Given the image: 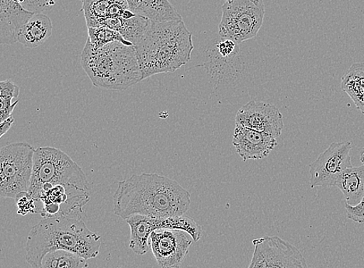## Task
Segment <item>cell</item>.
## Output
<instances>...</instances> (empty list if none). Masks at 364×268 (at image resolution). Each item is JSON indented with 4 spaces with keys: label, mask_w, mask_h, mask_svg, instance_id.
<instances>
[{
    "label": "cell",
    "mask_w": 364,
    "mask_h": 268,
    "mask_svg": "<svg viewBox=\"0 0 364 268\" xmlns=\"http://www.w3.org/2000/svg\"><path fill=\"white\" fill-rule=\"evenodd\" d=\"M191 203L190 192L177 182L155 173H142L118 184L114 213L124 220L134 215L180 216L188 211Z\"/></svg>",
    "instance_id": "6da1fadb"
},
{
    "label": "cell",
    "mask_w": 364,
    "mask_h": 268,
    "mask_svg": "<svg viewBox=\"0 0 364 268\" xmlns=\"http://www.w3.org/2000/svg\"><path fill=\"white\" fill-rule=\"evenodd\" d=\"M100 239L80 218H44L28 234L25 259L32 268H41L44 257L57 250L70 251L87 259L95 258L100 254Z\"/></svg>",
    "instance_id": "7a4b0ae2"
},
{
    "label": "cell",
    "mask_w": 364,
    "mask_h": 268,
    "mask_svg": "<svg viewBox=\"0 0 364 268\" xmlns=\"http://www.w3.org/2000/svg\"><path fill=\"white\" fill-rule=\"evenodd\" d=\"M134 48L143 80L181 69L190 62L194 48L192 33L183 21L151 22Z\"/></svg>",
    "instance_id": "3957f363"
},
{
    "label": "cell",
    "mask_w": 364,
    "mask_h": 268,
    "mask_svg": "<svg viewBox=\"0 0 364 268\" xmlns=\"http://www.w3.org/2000/svg\"><path fill=\"white\" fill-rule=\"evenodd\" d=\"M81 65L97 88L124 91L143 80L136 50L122 42L96 49L87 39Z\"/></svg>",
    "instance_id": "277c9868"
},
{
    "label": "cell",
    "mask_w": 364,
    "mask_h": 268,
    "mask_svg": "<svg viewBox=\"0 0 364 268\" xmlns=\"http://www.w3.org/2000/svg\"><path fill=\"white\" fill-rule=\"evenodd\" d=\"M45 185L73 186L90 190L87 176L78 164L63 150L53 147L36 150L28 194L37 200Z\"/></svg>",
    "instance_id": "5b68a950"
},
{
    "label": "cell",
    "mask_w": 364,
    "mask_h": 268,
    "mask_svg": "<svg viewBox=\"0 0 364 268\" xmlns=\"http://www.w3.org/2000/svg\"><path fill=\"white\" fill-rule=\"evenodd\" d=\"M222 10L218 35L238 45L255 38L264 23V0H225Z\"/></svg>",
    "instance_id": "8992f818"
},
{
    "label": "cell",
    "mask_w": 364,
    "mask_h": 268,
    "mask_svg": "<svg viewBox=\"0 0 364 268\" xmlns=\"http://www.w3.org/2000/svg\"><path fill=\"white\" fill-rule=\"evenodd\" d=\"M36 150L25 142H16L0 150V195L2 197L15 199L22 192H28Z\"/></svg>",
    "instance_id": "52a82bcc"
},
{
    "label": "cell",
    "mask_w": 364,
    "mask_h": 268,
    "mask_svg": "<svg viewBox=\"0 0 364 268\" xmlns=\"http://www.w3.org/2000/svg\"><path fill=\"white\" fill-rule=\"evenodd\" d=\"M350 141L334 142L310 164V186L336 187V182L345 170L351 167Z\"/></svg>",
    "instance_id": "ba28073f"
},
{
    "label": "cell",
    "mask_w": 364,
    "mask_h": 268,
    "mask_svg": "<svg viewBox=\"0 0 364 268\" xmlns=\"http://www.w3.org/2000/svg\"><path fill=\"white\" fill-rule=\"evenodd\" d=\"M188 233L176 230H156L149 245L161 268H181L193 242Z\"/></svg>",
    "instance_id": "9c48e42d"
},
{
    "label": "cell",
    "mask_w": 364,
    "mask_h": 268,
    "mask_svg": "<svg viewBox=\"0 0 364 268\" xmlns=\"http://www.w3.org/2000/svg\"><path fill=\"white\" fill-rule=\"evenodd\" d=\"M235 125L264 132L276 138L282 135L284 128L283 115L277 107L254 100L237 112Z\"/></svg>",
    "instance_id": "30bf717a"
},
{
    "label": "cell",
    "mask_w": 364,
    "mask_h": 268,
    "mask_svg": "<svg viewBox=\"0 0 364 268\" xmlns=\"http://www.w3.org/2000/svg\"><path fill=\"white\" fill-rule=\"evenodd\" d=\"M252 244L260 254L265 268H309L301 251L289 241L269 236L254 240Z\"/></svg>",
    "instance_id": "8fae6325"
},
{
    "label": "cell",
    "mask_w": 364,
    "mask_h": 268,
    "mask_svg": "<svg viewBox=\"0 0 364 268\" xmlns=\"http://www.w3.org/2000/svg\"><path fill=\"white\" fill-rule=\"evenodd\" d=\"M232 145L244 162L261 160L277 147V138L264 132L235 125Z\"/></svg>",
    "instance_id": "7c38bea8"
},
{
    "label": "cell",
    "mask_w": 364,
    "mask_h": 268,
    "mask_svg": "<svg viewBox=\"0 0 364 268\" xmlns=\"http://www.w3.org/2000/svg\"><path fill=\"white\" fill-rule=\"evenodd\" d=\"M35 13L30 12L15 0L0 1V40L3 45L18 42L20 33Z\"/></svg>",
    "instance_id": "4fadbf2b"
},
{
    "label": "cell",
    "mask_w": 364,
    "mask_h": 268,
    "mask_svg": "<svg viewBox=\"0 0 364 268\" xmlns=\"http://www.w3.org/2000/svg\"><path fill=\"white\" fill-rule=\"evenodd\" d=\"M82 3L88 28L105 27L108 20L122 18L129 9L127 0H84Z\"/></svg>",
    "instance_id": "5bb4252c"
},
{
    "label": "cell",
    "mask_w": 364,
    "mask_h": 268,
    "mask_svg": "<svg viewBox=\"0 0 364 268\" xmlns=\"http://www.w3.org/2000/svg\"><path fill=\"white\" fill-rule=\"evenodd\" d=\"M127 2L131 11L151 22L183 21L181 15L168 0H127Z\"/></svg>",
    "instance_id": "9a60e30c"
},
{
    "label": "cell",
    "mask_w": 364,
    "mask_h": 268,
    "mask_svg": "<svg viewBox=\"0 0 364 268\" xmlns=\"http://www.w3.org/2000/svg\"><path fill=\"white\" fill-rule=\"evenodd\" d=\"M53 23L49 16L43 13H35L22 29L18 42L25 47L36 48L52 36Z\"/></svg>",
    "instance_id": "2e32d148"
},
{
    "label": "cell",
    "mask_w": 364,
    "mask_h": 268,
    "mask_svg": "<svg viewBox=\"0 0 364 268\" xmlns=\"http://www.w3.org/2000/svg\"><path fill=\"white\" fill-rule=\"evenodd\" d=\"M336 187L343 192L346 204L358 205L364 198V165L352 166L345 170Z\"/></svg>",
    "instance_id": "e0dca14e"
},
{
    "label": "cell",
    "mask_w": 364,
    "mask_h": 268,
    "mask_svg": "<svg viewBox=\"0 0 364 268\" xmlns=\"http://www.w3.org/2000/svg\"><path fill=\"white\" fill-rule=\"evenodd\" d=\"M131 229L129 247L134 254L144 255L149 249V240L151 233L154 232L151 217L134 215L126 220Z\"/></svg>",
    "instance_id": "ac0fdd59"
},
{
    "label": "cell",
    "mask_w": 364,
    "mask_h": 268,
    "mask_svg": "<svg viewBox=\"0 0 364 268\" xmlns=\"http://www.w3.org/2000/svg\"><path fill=\"white\" fill-rule=\"evenodd\" d=\"M152 227L156 230H182L189 234L194 242H198L202 237V227L191 217L186 216L168 218L151 217Z\"/></svg>",
    "instance_id": "d6986e66"
},
{
    "label": "cell",
    "mask_w": 364,
    "mask_h": 268,
    "mask_svg": "<svg viewBox=\"0 0 364 268\" xmlns=\"http://www.w3.org/2000/svg\"><path fill=\"white\" fill-rule=\"evenodd\" d=\"M87 259L70 251L57 250L48 254L41 268H88Z\"/></svg>",
    "instance_id": "ffe728a7"
},
{
    "label": "cell",
    "mask_w": 364,
    "mask_h": 268,
    "mask_svg": "<svg viewBox=\"0 0 364 268\" xmlns=\"http://www.w3.org/2000/svg\"><path fill=\"white\" fill-rule=\"evenodd\" d=\"M341 89L354 102L364 93V62L353 64L343 75Z\"/></svg>",
    "instance_id": "44dd1931"
},
{
    "label": "cell",
    "mask_w": 364,
    "mask_h": 268,
    "mask_svg": "<svg viewBox=\"0 0 364 268\" xmlns=\"http://www.w3.org/2000/svg\"><path fill=\"white\" fill-rule=\"evenodd\" d=\"M20 94V88L11 81L6 80L0 82V122L11 117L15 107L18 104L19 100L13 102V99L18 98Z\"/></svg>",
    "instance_id": "7402d4cb"
},
{
    "label": "cell",
    "mask_w": 364,
    "mask_h": 268,
    "mask_svg": "<svg viewBox=\"0 0 364 268\" xmlns=\"http://www.w3.org/2000/svg\"><path fill=\"white\" fill-rule=\"evenodd\" d=\"M150 23L149 20L136 15L130 20L123 19L118 32L134 46L145 35Z\"/></svg>",
    "instance_id": "603a6c76"
},
{
    "label": "cell",
    "mask_w": 364,
    "mask_h": 268,
    "mask_svg": "<svg viewBox=\"0 0 364 268\" xmlns=\"http://www.w3.org/2000/svg\"><path fill=\"white\" fill-rule=\"evenodd\" d=\"M88 40L96 49L116 41L122 42L126 45H133L131 42L127 41L119 32L107 27L88 28Z\"/></svg>",
    "instance_id": "cb8c5ba5"
},
{
    "label": "cell",
    "mask_w": 364,
    "mask_h": 268,
    "mask_svg": "<svg viewBox=\"0 0 364 268\" xmlns=\"http://www.w3.org/2000/svg\"><path fill=\"white\" fill-rule=\"evenodd\" d=\"M239 45L232 40L221 38L215 45L214 53L215 56L226 61H231L238 55Z\"/></svg>",
    "instance_id": "d4e9b609"
},
{
    "label": "cell",
    "mask_w": 364,
    "mask_h": 268,
    "mask_svg": "<svg viewBox=\"0 0 364 268\" xmlns=\"http://www.w3.org/2000/svg\"><path fill=\"white\" fill-rule=\"evenodd\" d=\"M16 204L18 206V213L21 216H26L28 213H37L38 201L33 199L28 192H22L16 198Z\"/></svg>",
    "instance_id": "484cf974"
},
{
    "label": "cell",
    "mask_w": 364,
    "mask_h": 268,
    "mask_svg": "<svg viewBox=\"0 0 364 268\" xmlns=\"http://www.w3.org/2000/svg\"><path fill=\"white\" fill-rule=\"evenodd\" d=\"M59 0H26L22 6L27 11L39 13L54 6Z\"/></svg>",
    "instance_id": "4316f807"
},
{
    "label": "cell",
    "mask_w": 364,
    "mask_h": 268,
    "mask_svg": "<svg viewBox=\"0 0 364 268\" xmlns=\"http://www.w3.org/2000/svg\"><path fill=\"white\" fill-rule=\"evenodd\" d=\"M347 217L355 223H364V198L361 202L355 206L345 204Z\"/></svg>",
    "instance_id": "83f0119b"
},
{
    "label": "cell",
    "mask_w": 364,
    "mask_h": 268,
    "mask_svg": "<svg viewBox=\"0 0 364 268\" xmlns=\"http://www.w3.org/2000/svg\"><path fill=\"white\" fill-rule=\"evenodd\" d=\"M248 268H265L264 261L258 251L254 249L252 261Z\"/></svg>",
    "instance_id": "f1b7e54d"
},
{
    "label": "cell",
    "mask_w": 364,
    "mask_h": 268,
    "mask_svg": "<svg viewBox=\"0 0 364 268\" xmlns=\"http://www.w3.org/2000/svg\"><path fill=\"white\" fill-rule=\"evenodd\" d=\"M14 123V118L13 116L5 121L0 122V138H3L5 134L10 130Z\"/></svg>",
    "instance_id": "f546056e"
},
{
    "label": "cell",
    "mask_w": 364,
    "mask_h": 268,
    "mask_svg": "<svg viewBox=\"0 0 364 268\" xmlns=\"http://www.w3.org/2000/svg\"><path fill=\"white\" fill-rule=\"evenodd\" d=\"M353 103L358 110L364 114V93L357 100H355Z\"/></svg>",
    "instance_id": "4dcf8cb0"
},
{
    "label": "cell",
    "mask_w": 364,
    "mask_h": 268,
    "mask_svg": "<svg viewBox=\"0 0 364 268\" xmlns=\"http://www.w3.org/2000/svg\"><path fill=\"white\" fill-rule=\"evenodd\" d=\"M360 161L362 164L364 165V147H363L360 152Z\"/></svg>",
    "instance_id": "1f68e13d"
},
{
    "label": "cell",
    "mask_w": 364,
    "mask_h": 268,
    "mask_svg": "<svg viewBox=\"0 0 364 268\" xmlns=\"http://www.w3.org/2000/svg\"><path fill=\"white\" fill-rule=\"evenodd\" d=\"M81 1H82V2H83V1H84V0H81Z\"/></svg>",
    "instance_id": "d6a6232c"
},
{
    "label": "cell",
    "mask_w": 364,
    "mask_h": 268,
    "mask_svg": "<svg viewBox=\"0 0 364 268\" xmlns=\"http://www.w3.org/2000/svg\"><path fill=\"white\" fill-rule=\"evenodd\" d=\"M117 268H122V267H117Z\"/></svg>",
    "instance_id": "836d02e7"
}]
</instances>
